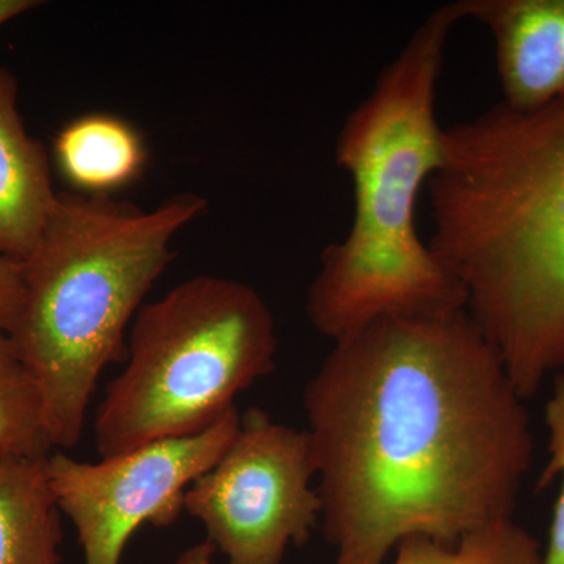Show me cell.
Instances as JSON below:
<instances>
[{
	"label": "cell",
	"instance_id": "6",
	"mask_svg": "<svg viewBox=\"0 0 564 564\" xmlns=\"http://www.w3.org/2000/svg\"><path fill=\"white\" fill-rule=\"evenodd\" d=\"M315 477L306 430L250 408L225 454L188 486L184 511L226 564H282L321 525Z\"/></svg>",
	"mask_w": 564,
	"mask_h": 564
},
{
	"label": "cell",
	"instance_id": "12",
	"mask_svg": "<svg viewBox=\"0 0 564 564\" xmlns=\"http://www.w3.org/2000/svg\"><path fill=\"white\" fill-rule=\"evenodd\" d=\"M54 451L39 386L9 334L0 333V459L44 458Z\"/></svg>",
	"mask_w": 564,
	"mask_h": 564
},
{
	"label": "cell",
	"instance_id": "16",
	"mask_svg": "<svg viewBox=\"0 0 564 564\" xmlns=\"http://www.w3.org/2000/svg\"><path fill=\"white\" fill-rule=\"evenodd\" d=\"M215 554H217V551H215L214 545L204 540L202 543L185 549L173 564H212Z\"/></svg>",
	"mask_w": 564,
	"mask_h": 564
},
{
	"label": "cell",
	"instance_id": "7",
	"mask_svg": "<svg viewBox=\"0 0 564 564\" xmlns=\"http://www.w3.org/2000/svg\"><path fill=\"white\" fill-rule=\"evenodd\" d=\"M240 421L236 406L202 432L99 462L52 452L51 488L62 514L76 529L84 564H121L137 530L174 524L184 511L188 486L225 454Z\"/></svg>",
	"mask_w": 564,
	"mask_h": 564
},
{
	"label": "cell",
	"instance_id": "4",
	"mask_svg": "<svg viewBox=\"0 0 564 564\" xmlns=\"http://www.w3.org/2000/svg\"><path fill=\"white\" fill-rule=\"evenodd\" d=\"M207 209L177 193L151 210L111 196L57 192L25 261L9 336L32 375L58 451L79 444L99 377L128 355L126 332L173 261L174 237Z\"/></svg>",
	"mask_w": 564,
	"mask_h": 564
},
{
	"label": "cell",
	"instance_id": "13",
	"mask_svg": "<svg viewBox=\"0 0 564 564\" xmlns=\"http://www.w3.org/2000/svg\"><path fill=\"white\" fill-rule=\"evenodd\" d=\"M393 554L392 564H544L543 547L514 519L477 530L456 544L406 538Z\"/></svg>",
	"mask_w": 564,
	"mask_h": 564
},
{
	"label": "cell",
	"instance_id": "14",
	"mask_svg": "<svg viewBox=\"0 0 564 564\" xmlns=\"http://www.w3.org/2000/svg\"><path fill=\"white\" fill-rule=\"evenodd\" d=\"M544 423L547 429V463L538 478L536 489L544 491L556 478H562L544 549V564H564V373L555 378L554 389L545 402Z\"/></svg>",
	"mask_w": 564,
	"mask_h": 564
},
{
	"label": "cell",
	"instance_id": "17",
	"mask_svg": "<svg viewBox=\"0 0 564 564\" xmlns=\"http://www.w3.org/2000/svg\"><path fill=\"white\" fill-rule=\"evenodd\" d=\"M40 6H43V2L39 0H0V25L13 21L14 18L28 11L39 9Z\"/></svg>",
	"mask_w": 564,
	"mask_h": 564
},
{
	"label": "cell",
	"instance_id": "15",
	"mask_svg": "<svg viewBox=\"0 0 564 564\" xmlns=\"http://www.w3.org/2000/svg\"><path fill=\"white\" fill-rule=\"evenodd\" d=\"M24 300V267L13 259L0 258V333L10 334Z\"/></svg>",
	"mask_w": 564,
	"mask_h": 564
},
{
	"label": "cell",
	"instance_id": "5",
	"mask_svg": "<svg viewBox=\"0 0 564 564\" xmlns=\"http://www.w3.org/2000/svg\"><path fill=\"white\" fill-rule=\"evenodd\" d=\"M278 350L272 310L247 282L198 274L144 303L96 410L99 458L207 429L274 372Z\"/></svg>",
	"mask_w": 564,
	"mask_h": 564
},
{
	"label": "cell",
	"instance_id": "10",
	"mask_svg": "<svg viewBox=\"0 0 564 564\" xmlns=\"http://www.w3.org/2000/svg\"><path fill=\"white\" fill-rule=\"evenodd\" d=\"M54 161L73 192L111 196L139 180L148 150L131 122L117 115L87 113L57 133Z\"/></svg>",
	"mask_w": 564,
	"mask_h": 564
},
{
	"label": "cell",
	"instance_id": "2",
	"mask_svg": "<svg viewBox=\"0 0 564 564\" xmlns=\"http://www.w3.org/2000/svg\"><path fill=\"white\" fill-rule=\"evenodd\" d=\"M429 245L522 399L564 369V99L444 132Z\"/></svg>",
	"mask_w": 564,
	"mask_h": 564
},
{
	"label": "cell",
	"instance_id": "9",
	"mask_svg": "<svg viewBox=\"0 0 564 564\" xmlns=\"http://www.w3.org/2000/svg\"><path fill=\"white\" fill-rule=\"evenodd\" d=\"M20 85L0 66V258L25 261L46 225L57 192L50 155L22 120Z\"/></svg>",
	"mask_w": 564,
	"mask_h": 564
},
{
	"label": "cell",
	"instance_id": "3",
	"mask_svg": "<svg viewBox=\"0 0 564 564\" xmlns=\"http://www.w3.org/2000/svg\"><path fill=\"white\" fill-rule=\"evenodd\" d=\"M458 22L454 2L434 9L337 133L351 225L322 251L306 296L307 321L333 344L381 318L466 310L463 285L417 228L419 199L444 163L437 88Z\"/></svg>",
	"mask_w": 564,
	"mask_h": 564
},
{
	"label": "cell",
	"instance_id": "8",
	"mask_svg": "<svg viewBox=\"0 0 564 564\" xmlns=\"http://www.w3.org/2000/svg\"><path fill=\"white\" fill-rule=\"evenodd\" d=\"M458 20L491 35L502 104L530 111L564 99V0H455Z\"/></svg>",
	"mask_w": 564,
	"mask_h": 564
},
{
	"label": "cell",
	"instance_id": "1",
	"mask_svg": "<svg viewBox=\"0 0 564 564\" xmlns=\"http://www.w3.org/2000/svg\"><path fill=\"white\" fill-rule=\"evenodd\" d=\"M303 408L334 564H384L406 538L456 544L514 519L532 419L467 310L337 340Z\"/></svg>",
	"mask_w": 564,
	"mask_h": 564
},
{
	"label": "cell",
	"instance_id": "11",
	"mask_svg": "<svg viewBox=\"0 0 564 564\" xmlns=\"http://www.w3.org/2000/svg\"><path fill=\"white\" fill-rule=\"evenodd\" d=\"M47 458L0 459V564H62V511Z\"/></svg>",
	"mask_w": 564,
	"mask_h": 564
}]
</instances>
